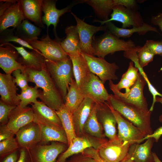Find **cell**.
<instances>
[{"label":"cell","instance_id":"cell-7","mask_svg":"<svg viewBox=\"0 0 162 162\" xmlns=\"http://www.w3.org/2000/svg\"><path fill=\"white\" fill-rule=\"evenodd\" d=\"M108 20L102 21L95 20L94 22L100 23L103 26L106 23L112 21H116L122 24V28H126L139 27L142 26L144 22L141 14L138 10L128 8L121 5L115 6Z\"/></svg>","mask_w":162,"mask_h":162},{"label":"cell","instance_id":"cell-50","mask_svg":"<svg viewBox=\"0 0 162 162\" xmlns=\"http://www.w3.org/2000/svg\"><path fill=\"white\" fill-rule=\"evenodd\" d=\"M151 23L159 27L162 32V12L159 13L156 15L153 16L151 18ZM161 41L162 42V39Z\"/></svg>","mask_w":162,"mask_h":162},{"label":"cell","instance_id":"cell-51","mask_svg":"<svg viewBox=\"0 0 162 162\" xmlns=\"http://www.w3.org/2000/svg\"><path fill=\"white\" fill-rule=\"evenodd\" d=\"M20 155L19 149L6 156L1 162H17L19 159Z\"/></svg>","mask_w":162,"mask_h":162},{"label":"cell","instance_id":"cell-29","mask_svg":"<svg viewBox=\"0 0 162 162\" xmlns=\"http://www.w3.org/2000/svg\"><path fill=\"white\" fill-rule=\"evenodd\" d=\"M65 38L60 42L61 46L69 56L82 52L80 39L76 26L66 28Z\"/></svg>","mask_w":162,"mask_h":162},{"label":"cell","instance_id":"cell-27","mask_svg":"<svg viewBox=\"0 0 162 162\" xmlns=\"http://www.w3.org/2000/svg\"><path fill=\"white\" fill-rule=\"evenodd\" d=\"M26 19L34 23L40 28H45L42 21V0H20Z\"/></svg>","mask_w":162,"mask_h":162},{"label":"cell","instance_id":"cell-39","mask_svg":"<svg viewBox=\"0 0 162 162\" xmlns=\"http://www.w3.org/2000/svg\"><path fill=\"white\" fill-rule=\"evenodd\" d=\"M137 54L139 64L143 68L153 60L155 55L144 44L139 46Z\"/></svg>","mask_w":162,"mask_h":162},{"label":"cell","instance_id":"cell-13","mask_svg":"<svg viewBox=\"0 0 162 162\" xmlns=\"http://www.w3.org/2000/svg\"><path fill=\"white\" fill-rule=\"evenodd\" d=\"M130 146L124 143L117 138L106 141L98 151L106 162H120L127 156Z\"/></svg>","mask_w":162,"mask_h":162},{"label":"cell","instance_id":"cell-9","mask_svg":"<svg viewBox=\"0 0 162 162\" xmlns=\"http://www.w3.org/2000/svg\"><path fill=\"white\" fill-rule=\"evenodd\" d=\"M109 105L116 120L118 131L117 137L120 141L130 145L138 143L141 139L146 136L138 128Z\"/></svg>","mask_w":162,"mask_h":162},{"label":"cell","instance_id":"cell-4","mask_svg":"<svg viewBox=\"0 0 162 162\" xmlns=\"http://www.w3.org/2000/svg\"><path fill=\"white\" fill-rule=\"evenodd\" d=\"M131 40L125 41L119 38L107 30L92 44L94 56L104 58L109 54L121 51H125L135 47Z\"/></svg>","mask_w":162,"mask_h":162},{"label":"cell","instance_id":"cell-41","mask_svg":"<svg viewBox=\"0 0 162 162\" xmlns=\"http://www.w3.org/2000/svg\"><path fill=\"white\" fill-rule=\"evenodd\" d=\"M16 106L6 104L0 100V125L7 124L8 121L9 115L12 110Z\"/></svg>","mask_w":162,"mask_h":162},{"label":"cell","instance_id":"cell-11","mask_svg":"<svg viewBox=\"0 0 162 162\" xmlns=\"http://www.w3.org/2000/svg\"><path fill=\"white\" fill-rule=\"evenodd\" d=\"M106 141L89 135L76 136L70 142L68 148L57 160L56 162H66V159L74 154L82 153L86 148L93 147L98 150L101 145Z\"/></svg>","mask_w":162,"mask_h":162},{"label":"cell","instance_id":"cell-10","mask_svg":"<svg viewBox=\"0 0 162 162\" xmlns=\"http://www.w3.org/2000/svg\"><path fill=\"white\" fill-rule=\"evenodd\" d=\"M67 145L58 142L49 145L38 144L29 150L32 162H56L58 156L67 148Z\"/></svg>","mask_w":162,"mask_h":162},{"label":"cell","instance_id":"cell-45","mask_svg":"<svg viewBox=\"0 0 162 162\" xmlns=\"http://www.w3.org/2000/svg\"><path fill=\"white\" fill-rule=\"evenodd\" d=\"M82 153L86 156L92 158L96 162H106L100 156L98 150L93 147L86 148Z\"/></svg>","mask_w":162,"mask_h":162},{"label":"cell","instance_id":"cell-38","mask_svg":"<svg viewBox=\"0 0 162 162\" xmlns=\"http://www.w3.org/2000/svg\"><path fill=\"white\" fill-rule=\"evenodd\" d=\"M20 147L14 137L0 142V160L1 162L6 156L19 149Z\"/></svg>","mask_w":162,"mask_h":162},{"label":"cell","instance_id":"cell-43","mask_svg":"<svg viewBox=\"0 0 162 162\" xmlns=\"http://www.w3.org/2000/svg\"><path fill=\"white\" fill-rule=\"evenodd\" d=\"M134 64L133 62H130L127 70L122 77L135 82L138 77L139 71L138 69L134 66Z\"/></svg>","mask_w":162,"mask_h":162},{"label":"cell","instance_id":"cell-8","mask_svg":"<svg viewBox=\"0 0 162 162\" xmlns=\"http://www.w3.org/2000/svg\"><path fill=\"white\" fill-rule=\"evenodd\" d=\"M91 73L97 76L104 84L108 80H116V74L118 66L114 62L110 63L104 58L97 57L82 52Z\"/></svg>","mask_w":162,"mask_h":162},{"label":"cell","instance_id":"cell-28","mask_svg":"<svg viewBox=\"0 0 162 162\" xmlns=\"http://www.w3.org/2000/svg\"><path fill=\"white\" fill-rule=\"evenodd\" d=\"M105 24L107 30L119 38H128L135 33H137L139 35H144L151 31L160 34L155 27L145 22L141 26L133 27L132 28L130 29L118 27L112 22H107Z\"/></svg>","mask_w":162,"mask_h":162},{"label":"cell","instance_id":"cell-34","mask_svg":"<svg viewBox=\"0 0 162 162\" xmlns=\"http://www.w3.org/2000/svg\"><path fill=\"white\" fill-rule=\"evenodd\" d=\"M84 132L88 135L100 139H104L102 126L99 121L96 115V108L95 103L89 116L83 127Z\"/></svg>","mask_w":162,"mask_h":162},{"label":"cell","instance_id":"cell-22","mask_svg":"<svg viewBox=\"0 0 162 162\" xmlns=\"http://www.w3.org/2000/svg\"><path fill=\"white\" fill-rule=\"evenodd\" d=\"M12 44L21 56L19 61L25 68L38 70L46 69V58L39 50H32L29 52L22 46H16Z\"/></svg>","mask_w":162,"mask_h":162},{"label":"cell","instance_id":"cell-5","mask_svg":"<svg viewBox=\"0 0 162 162\" xmlns=\"http://www.w3.org/2000/svg\"><path fill=\"white\" fill-rule=\"evenodd\" d=\"M147 84L144 78L139 72L138 77L134 84L125 93L118 90L112 80L109 81L110 89L114 94L122 101L146 111H148L146 98L143 94V89Z\"/></svg>","mask_w":162,"mask_h":162},{"label":"cell","instance_id":"cell-18","mask_svg":"<svg viewBox=\"0 0 162 162\" xmlns=\"http://www.w3.org/2000/svg\"><path fill=\"white\" fill-rule=\"evenodd\" d=\"M19 53L12 44L0 46V67L6 74H11L14 70H24L25 67L19 61Z\"/></svg>","mask_w":162,"mask_h":162},{"label":"cell","instance_id":"cell-1","mask_svg":"<svg viewBox=\"0 0 162 162\" xmlns=\"http://www.w3.org/2000/svg\"><path fill=\"white\" fill-rule=\"evenodd\" d=\"M28 82L42 89L39 98L41 102L57 111L64 104L62 96L47 68L41 70L25 68Z\"/></svg>","mask_w":162,"mask_h":162},{"label":"cell","instance_id":"cell-12","mask_svg":"<svg viewBox=\"0 0 162 162\" xmlns=\"http://www.w3.org/2000/svg\"><path fill=\"white\" fill-rule=\"evenodd\" d=\"M71 14L76 22V26L79 34L82 52L94 56L92 43L93 36L98 31H106V26L100 25L98 26L88 24L74 13L71 12Z\"/></svg>","mask_w":162,"mask_h":162},{"label":"cell","instance_id":"cell-56","mask_svg":"<svg viewBox=\"0 0 162 162\" xmlns=\"http://www.w3.org/2000/svg\"><path fill=\"white\" fill-rule=\"evenodd\" d=\"M154 162H162L155 153H153Z\"/></svg>","mask_w":162,"mask_h":162},{"label":"cell","instance_id":"cell-53","mask_svg":"<svg viewBox=\"0 0 162 162\" xmlns=\"http://www.w3.org/2000/svg\"><path fill=\"white\" fill-rule=\"evenodd\" d=\"M156 101L162 104V97L157 96L156 97ZM159 119L160 122L162 123V114L159 116Z\"/></svg>","mask_w":162,"mask_h":162},{"label":"cell","instance_id":"cell-3","mask_svg":"<svg viewBox=\"0 0 162 162\" xmlns=\"http://www.w3.org/2000/svg\"><path fill=\"white\" fill-rule=\"evenodd\" d=\"M46 68L64 100L74 76L73 64L68 56L63 60L53 61L46 58Z\"/></svg>","mask_w":162,"mask_h":162},{"label":"cell","instance_id":"cell-2","mask_svg":"<svg viewBox=\"0 0 162 162\" xmlns=\"http://www.w3.org/2000/svg\"><path fill=\"white\" fill-rule=\"evenodd\" d=\"M113 108L138 128L146 136L153 132L151 126L152 112L143 110L110 94L107 101Z\"/></svg>","mask_w":162,"mask_h":162},{"label":"cell","instance_id":"cell-35","mask_svg":"<svg viewBox=\"0 0 162 162\" xmlns=\"http://www.w3.org/2000/svg\"><path fill=\"white\" fill-rule=\"evenodd\" d=\"M15 34L17 36L26 41L38 39L41 29L40 27L34 25L27 20L25 19L15 28Z\"/></svg>","mask_w":162,"mask_h":162},{"label":"cell","instance_id":"cell-14","mask_svg":"<svg viewBox=\"0 0 162 162\" xmlns=\"http://www.w3.org/2000/svg\"><path fill=\"white\" fill-rule=\"evenodd\" d=\"M20 148L31 149L41 141V135L38 124L32 122L20 128L15 134Z\"/></svg>","mask_w":162,"mask_h":162},{"label":"cell","instance_id":"cell-25","mask_svg":"<svg viewBox=\"0 0 162 162\" xmlns=\"http://www.w3.org/2000/svg\"><path fill=\"white\" fill-rule=\"evenodd\" d=\"M95 103L91 98L85 97L77 109L72 114L77 136L83 134L84 124L89 116Z\"/></svg>","mask_w":162,"mask_h":162},{"label":"cell","instance_id":"cell-47","mask_svg":"<svg viewBox=\"0 0 162 162\" xmlns=\"http://www.w3.org/2000/svg\"><path fill=\"white\" fill-rule=\"evenodd\" d=\"M134 83V82L122 77L120 81L117 84H115V86L118 90L120 91L122 89L125 88V91H126L130 88Z\"/></svg>","mask_w":162,"mask_h":162},{"label":"cell","instance_id":"cell-32","mask_svg":"<svg viewBox=\"0 0 162 162\" xmlns=\"http://www.w3.org/2000/svg\"><path fill=\"white\" fill-rule=\"evenodd\" d=\"M80 3H86L93 8L96 15L102 21L108 20L115 4L114 0H84Z\"/></svg>","mask_w":162,"mask_h":162},{"label":"cell","instance_id":"cell-19","mask_svg":"<svg viewBox=\"0 0 162 162\" xmlns=\"http://www.w3.org/2000/svg\"><path fill=\"white\" fill-rule=\"evenodd\" d=\"M34 116V121L38 124L41 131V139L40 144L47 145L52 142H58L68 145L67 136L62 127L50 123Z\"/></svg>","mask_w":162,"mask_h":162},{"label":"cell","instance_id":"cell-36","mask_svg":"<svg viewBox=\"0 0 162 162\" xmlns=\"http://www.w3.org/2000/svg\"><path fill=\"white\" fill-rule=\"evenodd\" d=\"M38 88L36 85L34 87L28 86L21 90V94L17 95L18 99L20 101L19 105L25 107L29 104L37 102V98H40L41 95V91L39 90Z\"/></svg>","mask_w":162,"mask_h":162},{"label":"cell","instance_id":"cell-24","mask_svg":"<svg viewBox=\"0 0 162 162\" xmlns=\"http://www.w3.org/2000/svg\"><path fill=\"white\" fill-rule=\"evenodd\" d=\"M155 141L153 138L146 139L142 144L135 143L130 146L128 155L134 162H154L152 148Z\"/></svg>","mask_w":162,"mask_h":162},{"label":"cell","instance_id":"cell-6","mask_svg":"<svg viewBox=\"0 0 162 162\" xmlns=\"http://www.w3.org/2000/svg\"><path fill=\"white\" fill-rule=\"evenodd\" d=\"M47 30L44 38L26 41L34 49L40 52L46 59L57 61L67 58L68 56L62 48L59 39H51L48 33V28Z\"/></svg>","mask_w":162,"mask_h":162},{"label":"cell","instance_id":"cell-40","mask_svg":"<svg viewBox=\"0 0 162 162\" xmlns=\"http://www.w3.org/2000/svg\"><path fill=\"white\" fill-rule=\"evenodd\" d=\"M13 80L17 86H19L21 90L26 88L29 86L27 75L24 71H22L20 69H17L12 72Z\"/></svg>","mask_w":162,"mask_h":162},{"label":"cell","instance_id":"cell-52","mask_svg":"<svg viewBox=\"0 0 162 162\" xmlns=\"http://www.w3.org/2000/svg\"><path fill=\"white\" fill-rule=\"evenodd\" d=\"M16 0H0V15L4 12Z\"/></svg>","mask_w":162,"mask_h":162},{"label":"cell","instance_id":"cell-48","mask_svg":"<svg viewBox=\"0 0 162 162\" xmlns=\"http://www.w3.org/2000/svg\"><path fill=\"white\" fill-rule=\"evenodd\" d=\"M20 155L17 162H32L28 149L20 148Z\"/></svg>","mask_w":162,"mask_h":162},{"label":"cell","instance_id":"cell-37","mask_svg":"<svg viewBox=\"0 0 162 162\" xmlns=\"http://www.w3.org/2000/svg\"><path fill=\"white\" fill-rule=\"evenodd\" d=\"M15 28L6 29L0 33V46L2 45L10 42L18 43L32 50H37L34 49L26 41L17 36L15 34Z\"/></svg>","mask_w":162,"mask_h":162},{"label":"cell","instance_id":"cell-16","mask_svg":"<svg viewBox=\"0 0 162 162\" xmlns=\"http://www.w3.org/2000/svg\"><path fill=\"white\" fill-rule=\"evenodd\" d=\"M80 88L85 97L91 98L96 103L107 102L110 96L102 81L92 73L87 81Z\"/></svg>","mask_w":162,"mask_h":162},{"label":"cell","instance_id":"cell-23","mask_svg":"<svg viewBox=\"0 0 162 162\" xmlns=\"http://www.w3.org/2000/svg\"><path fill=\"white\" fill-rule=\"evenodd\" d=\"M18 89L11 74L0 73V94L1 100L12 106L20 105L17 91Z\"/></svg>","mask_w":162,"mask_h":162},{"label":"cell","instance_id":"cell-17","mask_svg":"<svg viewBox=\"0 0 162 162\" xmlns=\"http://www.w3.org/2000/svg\"><path fill=\"white\" fill-rule=\"evenodd\" d=\"M95 103L97 116L99 121L102 124L104 131V135L108 138L109 140L117 139L116 121L109 104L106 102Z\"/></svg>","mask_w":162,"mask_h":162},{"label":"cell","instance_id":"cell-54","mask_svg":"<svg viewBox=\"0 0 162 162\" xmlns=\"http://www.w3.org/2000/svg\"><path fill=\"white\" fill-rule=\"evenodd\" d=\"M120 162H134V161L128 154L125 158Z\"/></svg>","mask_w":162,"mask_h":162},{"label":"cell","instance_id":"cell-26","mask_svg":"<svg viewBox=\"0 0 162 162\" xmlns=\"http://www.w3.org/2000/svg\"><path fill=\"white\" fill-rule=\"evenodd\" d=\"M69 56L72 62L75 80L81 88L88 79L91 72L82 52Z\"/></svg>","mask_w":162,"mask_h":162},{"label":"cell","instance_id":"cell-31","mask_svg":"<svg viewBox=\"0 0 162 162\" xmlns=\"http://www.w3.org/2000/svg\"><path fill=\"white\" fill-rule=\"evenodd\" d=\"M85 98L75 79H73L64 99L65 103L64 104L65 106L73 114L77 109Z\"/></svg>","mask_w":162,"mask_h":162},{"label":"cell","instance_id":"cell-44","mask_svg":"<svg viewBox=\"0 0 162 162\" xmlns=\"http://www.w3.org/2000/svg\"><path fill=\"white\" fill-rule=\"evenodd\" d=\"M115 5H121L128 9L138 10L140 8L139 1L135 0H114Z\"/></svg>","mask_w":162,"mask_h":162},{"label":"cell","instance_id":"cell-33","mask_svg":"<svg viewBox=\"0 0 162 162\" xmlns=\"http://www.w3.org/2000/svg\"><path fill=\"white\" fill-rule=\"evenodd\" d=\"M56 112L61 122L62 128L67 136L68 146L76 135L72 113L66 108L64 104Z\"/></svg>","mask_w":162,"mask_h":162},{"label":"cell","instance_id":"cell-46","mask_svg":"<svg viewBox=\"0 0 162 162\" xmlns=\"http://www.w3.org/2000/svg\"><path fill=\"white\" fill-rule=\"evenodd\" d=\"M15 135L7 127L6 124L0 125V142L14 137Z\"/></svg>","mask_w":162,"mask_h":162},{"label":"cell","instance_id":"cell-49","mask_svg":"<svg viewBox=\"0 0 162 162\" xmlns=\"http://www.w3.org/2000/svg\"><path fill=\"white\" fill-rule=\"evenodd\" d=\"M162 135V126L160 127L157 128L152 134L148 135L141 139L139 143L142 142L144 140L149 138H153L155 139V141L158 142L161 136Z\"/></svg>","mask_w":162,"mask_h":162},{"label":"cell","instance_id":"cell-55","mask_svg":"<svg viewBox=\"0 0 162 162\" xmlns=\"http://www.w3.org/2000/svg\"><path fill=\"white\" fill-rule=\"evenodd\" d=\"M86 157V158L81 162H96L95 160L92 158L87 156Z\"/></svg>","mask_w":162,"mask_h":162},{"label":"cell","instance_id":"cell-42","mask_svg":"<svg viewBox=\"0 0 162 162\" xmlns=\"http://www.w3.org/2000/svg\"><path fill=\"white\" fill-rule=\"evenodd\" d=\"M155 55L162 56V42L152 40H147L144 44Z\"/></svg>","mask_w":162,"mask_h":162},{"label":"cell","instance_id":"cell-21","mask_svg":"<svg viewBox=\"0 0 162 162\" xmlns=\"http://www.w3.org/2000/svg\"><path fill=\"white\" fill-rule=\"evenodd\" d=\"M25 19L20 0H16L0 15V33L10 27L16 28Z\"/></svg>","mask_w":162,"mask_h":162},{"label":"cell","instance_id":"cell-30","mask_svg":"<svg viewBox=\"0 0 162 162\" xmlns=\"http://www.w3.org/2000/svg\"><path fill=\"white\" fill-rule=\"evenodd\" d=\"M32 105L35 116L48 123L62 128L56 110L41 101H38Z\"/></svg>","mask_w":162,"mask_h":162},{"label":"cell","instance_id":"cell-20","mask_svg":"<svg viewBox=\"0 0 162 162\" xmlns=\"http://www.w3.org/2000/svg\"><path fill=\"white\" fill-rule=\"evenodd\" d=\"M34 116L32 107L16 106L11 112L7 124L8 128L15 135L22 127L34 121Z\"/></svg>","mask_w":162,"mask_h":162},{"label":"cell","instance_id":"cell-15","mask_svg":"<svg viewBox=\"0 0 162 162\" xmlns=\"http://www.w3.org/2000/svg\"><path fill=\"white\" fill-rule=\"evenodd\" d=\"M56 0H42V10L44 15L42 17L43 22L46 24L47 28L50 25L53 26V31L56 38L59 39L56 32V28L60 16L65 13L70 11L72 8L76 4L74 2L62 9H58L56 7Z\"/></svg>","mask_w":162,"mask_h":162}]
</instances>
